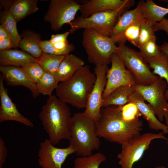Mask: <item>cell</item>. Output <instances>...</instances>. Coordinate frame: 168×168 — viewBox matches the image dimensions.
Segmentation results:
<instances>
[{
    "mask_svg": "<svg viewBox=\"0 0 168 168\" xmlns=\"http://www.w3.org/2000/svg\"><path fill=\"white\" fill-rule=\"evenodd\" d=\"M155 26L156 31H163L168 36V19L165 17L160 22L156 23Z\"/></svg>",
    "mask_w": 168,
    "mask_h": 168,
    "instance_id": "37",
    "label": "cell"
},
{
    "mask_svg": "<svg viewBox=\"0 0 168 168\" xmlns=\"http://www.w3.org/2000/svg\"><path fill=\"white\" fill-rule=\"evenodd\" d=\"M106 160L105 156L100 152L80 156L74 160L73 168H99L100 165Z\"/></svg>",
    "mask_w": 168,
    "mask_h": 168,
    "instance_id": "30",
    "label": "cell"
},
{
    "mask_svg": "<svg viewBox=\"0 0 168 168\" xmlns=\"http://www.w3.org/2000/svg\"><path fill=\"white\" fill-rule=\"evenodd\" d=\"M20 35L21 39L19 47L35 58L40 57L43 53L40 44L42 41L40 34L26 29L23 31Z\"/></svg>",
    "mask_w": 168,
    "mask_h": 168,
    "instance_id": "20",
    "label": "cell"
},
{
    "mask_svg": "<svg viewBox=\"0 0 168 168\" xmlns=\"http://www.w3.org/2000/svg\"><path fill=\"white\" fill-rule=\"evenodd\" d=\"M43 128L54 145L63 139L69 140L71 117L66 103L54 95L49 96L39 114Z\"/></svg>",
    "mask_w": 168,
    "mask_h": 168,
    "instance_id": "2",
    "label": "cell"
},
{
    "mask_svg": "<svg viewBox=\"0 0 168 168\" xmlns=\"http://www.w3.org/2000/svg\"><path fill=\"white\" fill-rule=\"evenodd\" d=\"M150 68L153 69L152 72L165 79L167 84V88L165 92V97L168 100V56L161 51L158 56L146 60Z\"/></svg>",
    "mask_w": 168,
    "mask_h": 168,
    "instance_id": "27",
    "label": "cell"
},
{
    "mask_svg": "<svg viewBox=\"0 0 168 168\" xmlns=\"http://www.w3.org/2000/svg\"><path fill=\"white\" fill-rule=\"evenodd\" d=\"M143 19L153 23L159 22L168 14V8L161 7L152 0H141L138 3Z\"/></svg>",
    "mask_w": 168,
    "mask_h": 168,
    "instance_id": "23",
    "label": "cell"
},
{
    "mask_svg": "<svg viewBox=\"0 0 168 168\" xmlns=\"http://www.w3.org/2000/svg\"><path fill=\"white\" fill-rule=\"evenodd\" d=\"M125 11L109 10L96 13L87 18L78 16L68 24L70 26L69 32L73 33L81 29H91L110 37L119 17Z\"/></svg>",
    "mask_w": 168,
    "mask_h": 168,
    "instance_id": "7",
    "label": "cell"
},
{
    "mask_svg": "<svg viewBox=\"0 0 168 168\" xmlns=\"http://www.w3.org/2000/svg\"><path fill=\"white\" fill-rule=\"evenodd\" d=\"M145 101L135 91L130 96L129 103H133L136 105L141 115L147 122L150 129L156 131L161 130L164 134H168V126L158 120L151 106Z\"/></svg>",
    "mask_w": 168,
    "mask_h": 168,
    "instance_id": "18",
    "label": "cell"
},
{
    "mask_svg": "<svg viewBox=\"0 0 168 168\" xmlns=\"http://www.w3.org/2000/svg\"><path fill=\"white\" fill-rule=\"evenodd\" d=\"M69 145L80 156H89L99 149L100 138L97 136L95 123L84 112L74 114L69 125Z\"/></svg>",
    "mask_w": 168,
    "mask_h": 168,
    "instance_id": "4",
    "label": "cell"
},
{
    "mask_svg": "<svg viewBox=\"0 0 168 168\" xmlns=\"http://www.w3.org/2000/svg\"><path fill=\"white\" fill-rule=\"evenodd\" d=\"M81 5L74 0H51L44 19L50 24L52 30L57 32L75 19Z\"/></svg>",
    "mask_w": 168,
    "mask_h": 168,
    "instance_id": "10",
    "label": "cell"
},
{
    "mask_svg": "<svg viewBox=\"0 0 168 168\" xmlns=\"http://www.w3.org/2000/svg\"><path fill=\"white\" fill-rule=\"evenodd\" d=\"M135 91L134 86L130 85L121 86L114 90L103 100L102 107L111 105L124 106L129 103L130 96Z\"/></svg>",
    "mask_w": 168,
    "mask_h": 168,
    "instance_id": "22",
    "label": "cell"
},
{
    "mask_svg": "<svg viewBox=\"0 0 168 168\" xmlns=\"http://www.w3.org/2000/svg\"><path fill=\"white\" fill-rule=\"evenodd\" d=\"M70 32L52 35L49 40H42L40 44L43 53L66 56L75 49L73 44L69 43L67 38Z\"/></svg>",
    "mask_w": 168,
    "mask_h": 168,
    "instance_id": "17",
    "label": "cell"
},
{
    "mask_svg": "<svg viewBox=\"0 0 168 168\" xmlns=\"http://www.w3.org/2000/svg\"><path fill=\"white\" fill-rule=\"evenodd\" d=\"M10 38V35L6 30L1 25L0 26V40Z\"/></svg>",
    "mask_w": 168,
    "mask_h": 168,
    "instance_id": "39",
    "label": "cell"
},
{
    "mask_svg": "<svg viewBox=\"0 0 168 168\" xmlns=\"http://www.w3.org/2000/svg\"><path fill=\"white\" fill-rule=\"evenodd\" d=\"M134 88L144 100L149 103L158 120L161 122L164 118L168 126V102L165 97L167 84L165 80L159 77L151 85H136Z\"/></svg>",
    "mask_w": 168,
    "mask_h": 168,
    "instance_id": "9",
    "label": "cell"
},
{
    "mask_svg": "<svg viewBox=\"0 0 168 168\" xmlns=\"http://www.w3.org/2000/svg\"><path fill=\"white\" fill-rule=\"evenodd\" d=\"M155 168H166L164 166H159L156 167Z\"/></svg>",
    "mask_w": 168,
    "mask_h": 168,
    "instance_id": "41",
    "label": "cell"
},
{
    "mask_svg": "<svg viewBox=\"0 0 168 168\" xmlns=\"http://www.w3.org/2000/svg\"><path fill=\"white\" fill-rule=\"evenodd\" d=\"M82 44L89 62L95 66L109 64L111 56L117 47L110 37L88 28L84 29Z\"/></svg>",
    "mask_w": 168,
    "mask_h": 168,
    "instance_id": "5",
    "label": "cell"
},
{
    "mask_svg": "<svg viewBox=\"0 0 168 168\" xmlns=\"http://www.w3.org/2000/svg\"><path fill=\"white\" fill-rule=\"evenodd\" d=\"M167 144L168 146V141H167Z\"/></svg>",
    "mask_w": 168,
    "mask_h": 168,
    "instance_id": "43",
    "label": "cell"
},
{
    "mask_svg": "<svg viewBox=\"0 0 168 168\" xmlns=\"http://www.w3.org/2000/svg\"><path fill=\"white\" fill-rule=\"evenodd\" d=\"M12 48H14V47L10 38L0 40V51L7 50Z\"/></svg>",
    "mask_w": 168,
    "mask_h": 168,
    "instance_id": "38",
    "label": "cell"
},
{
    "mask_svg": "<svg viewBox=\"0 0 168 168\" xmlns=\"http://www.w3.org/2000/svg\"><path fill=\"white\" fill-rule=\"evenodd\" d=\"M84 61L77 56L69 54L65 56L60 63L55 76L58 82L66 81L84 66Z\"/></svg>",
    "mask_w": 168,
    "mask_h": 168,
    "instance_id": "21",
    "label": "cell"
},
{
    "mask_svg": "<svg viewBox=\"0 0 168 168\" xmlns=\"http://www.w3.org/2000/svg\"><path fill=\"white\" fill-rule=\"evenodd\" d=\"M110 63L111 67L106 74V84L102 95L103 100L114 90L121 86L136 85L132 73L126 69L123 61L115 53L112 54Z\"/></svg>",
    "mask_w": 168,
    "mask_h": 168,
    "instance_id": "11",
    "label": "cell"
},
{
    "mask_svg": "<svg viewBox=\"0 0 168 168\" xmlns=\"http://www.w3.org/2000/svg\"><path fill=\"white\" fill-rule=\"evenodd\" d=\"M4 79L0 75V123L11 120L21 123L32 128V123L22 115L17 110L16 105L12 101L8 94V90L4 85Z\"/></svg>",
    "mask_w": 168,
    "mask_h": 168,
    "instance_id": "14",
    "label": "cell"
},
{
    "mask_svg": "<svg viewBox=\"0 0 168 168\" xmlns=\"http://www.w3.org/2000/svg\"><path fill=\"white\" fill-rule=\"evenodd\" d=\"M160 47L161 51L168 56V43L164 42Z\"/></svg>",
    "mask_w": 168,
    "mask_h": 168,
    "instance_id": "40",
    "label": "cell"
},
{
    "mask_svg": "<svg viewBox=\"0 0 168 168\" xmlns=\"http://www.w3.org/2000/svg\"><path fill=\"white\" fill-rule=\"evenodd\" d=\"M141 21L133 24L120 33L110 38L115 44H125L127 41H128L138 48Z\"/></svg>",
    "mask_w": 168,
    "mask_h": 168,
    "instance_id": "28",
    "label": "cell"
},
{
    "mask_svg": "<svg viewBox=\"0 0 168 168\" xmlns=\"http://www.w3.org/2000/svg\"><path fill=\"white\" fill-rule=\"evenodd\" d=\"M10 6L3 7V10L0 14V22L1 25L9 34L14 48L19 47L21 37L18 33L16 21L10 11Z\"/></svg>",
    "mask_w": 168,
    "mask_h": 168,
    "instance_id": "25",
    "label": "cell"
},
{
    "mask_svg": "<svg viewBox=\"0 0 168 168\" xmlns=\"http://www.w3.org/2000/svg\"><path fill=\"white\" fill-rule=\"evenodd\" d=\"M143 19L140 6L138 4L134 9L127 11L121 15L110 37L119 34L133 24L141 21Z\"/></svg>",
    "mask_w": 168,
    "mask_h": 168,
    "instance_id": "26",
    "label": "cell"
},
{
    "mask_svg": "<svg viewBox=\"0 0 168 168\" xmlns=\"http://www.w3.org/2000/svg\"><path fill=\"white\" fill-rule=\"evenodd\" d=\"M121 113L123 119L130 122L139 119L141 114L136 105L129 102L121 107Z\"/></svg>",
    "mask_w": 168,
    "mask_h": 168,
    "instance_id": "35",
    "label": "cell"
},
{
    "mask_svg": "<svg viewBox=\"0 0 168 168\" xmlns=\"http://www.w3.org/2000/svg\"><path fill=\"white\" fill-rule=\"evenodd\" d=\"M7 149L2 138L0 137V168H3V164L7 156Z\"/></svg>",
    "mask_w": 168,
    "mask_h": 168,
    "instance_id": "36",
    "label": "cell"
},
{
    "mask_svg": "<svg viewBox=\"0 0 168 168\" xmlns=\"http://www.w3.org/2000/svg\"><path fill=\"white\" fill-rule=\"evenodd\" d=\"M108 65L95 66L94 74L96 80L85 107L84 113L95 123L99 118L102 108V95L106 86Z\"/></svg>",
    "mask_w": 168,
    "mask_h": 168,
    "instance_id": "12",
    "label": "cell"
},
{
    "mask_svg": "<svg viewBox=\"0 0 168 168\" xmlns=\"http://www.w3.org/2000/svg\"><path fill=\"white\" fill-rule=\"evenodd\" d=\"M161 1H163V2H167V6L168 8V0H161Z\"/></svg>",
    "mask_w": 168,
    "mask_h": 168,
    "instance_id": "42",
    "label": "cell"
},
{
    "mask_svg": "<svg viewBox=\"0 0 168 168\" xmlns=\"http://www.w3.org/2000/svg\"><path fill=\"white\" fill-rule=\"evenodd\" d=\"M156 37L149 40L139 48V52L145 60L154 58L161 54V51L156 43Z\"/></svg>",
    "mask_w": 168,
    "mask_h": 168,
    "instance_id": "33",
    "label": "cell"
},
{
    "mask_svg": "<svg viewBox=\"0 0 168 168\" xmlns=\"http://www.w3.org/2000/svg\"><path fill=\"white\" fill-rule=\"evenodd\" d=\"M54 146L49 139L40 143L38 154L39 164L41 168H62L67 157L75 153L70 145L64 148Z\"/></svg>",
    "mask_w": 168,
    "mask_h": 168,
    "instance_id": "13",
    "label": "cell"
},
{
    "mask_svg": "<svg viewBox=\"0 0 168 168\" xmlns=\"http://www.w3.org/2000/svg\"><path fill=\"white\" fill-rule=\"evenodd\" d=\"M134 3L132 0H90L81 5L80 16L87 18L96 13L109 10L126 11Z\"/></svg>",
    "mask_w": 168,
    "mask_h": 168,
    "instance_id": "15",
    "label": "cell"
},
{
    "mask_svg": "<svg viewBox=\"0 0 168 168\" xmlns=\"http://www.w3.org/2000/svg\"><path fill=\"white\" fill-rule=\"evenodd\" d=\"M58 82L55 75L44 72L36 84L40 94L49 96L57 87Z\"/></svg>",
    "mask_w": 168,
    "mask_h": 168,
    "instance_id": "31",
    "label": "cell"
},
{
    "mask_svg": "<svg viewBox=\"0 0 168 168\" xmlns=\"http://www.w3.org/2000/svg\"><path fill=\"white\" fill-rule=\"evenodd\" d=\"M0 71L6 84L11 86L22 85L29 89L33 97L39 96L36 83L29 78L21 67L11 66H0Z\"/></svg>",
    "mask_w": 168,
    "mask_h": 168,
    "instance_id": "16",
    "label": "cell"
},
{
    "mask_svg": "<svg viewBox=\"0 0 168 168\" xmlns=\"http://www.w3.org/2000/svg\"><path fill=\"white\" fill-rule=\"evenodd\" d=\"M156 23L143 19L140 26L138 39V48L149 40L156 37L155 34L156 31Z\"/></svg>",
    "mask_w": 168,
    "mask_h": 168,
    "instance_id": "32",
    "label": "cell"
},
{
    "mask_svg": "<svg viewBox=\"0 0 168 168\" xmlns=\"http://www.w3.org/2000/svg\"><path fill=\"white\" fill-rule=\"evenodd\" d=\"M37 0H11L10 11L17 22L37 12Z\"/></svg>",
    "mask_w": 168,
    "mask_h": 168,
    "instance_id": "24",
    "label": "cell"
},
{
    "mask_svg": "<svg viewBox=\"0 0 168 168\" xmlns=\"http://www.w3.org/2000/svg\"><path fill=\"white\" fill-rule=\"evenodd\" d=\"M38 59L28 53L16 49L0 51V66L21 67L30 62H37Z\"/></svg>",
    "mask_w": 168,
    "mask_h": 168,
    "instance_id": "19",
    "label": "cell"
},
{
    "mask_svg": "<svg viewBox=\"0 0 168 168\" xmlns=\"http://www.w3.org/2000/svg\"><path fill=\"white\" fill-rule=\"evenodd\" d=\"M65 56L43 53L37 58L38 63L45 72L55 75Z\"/></svg>",
    "mask_w": 168,
    "mask_h": 168,
    "instance_id": "29",
    "label": "cell"
},
{
    "mask_svg": "<svg viewBox=\"0 0 168 168\" xmlns=\"http://www.w3.org/2000/svg\"><path fill=\"white\" fill-rule=\"evenodd\" d=\"M96 80L88 66L80 68L71 78L58 84L57 97L78 109L85 108Z\"/></svg>",
    "mask_w": 168,
    "mask_h": 168,
    "instance_id": "3",
    "label": "cell"
},
{
    "mask_svg": "<svg viewBox=\"0 0 168 168\" xmlns=\"http://www.w3.org/2000/svg\"><path fill=\"white\" fill-rule=\"evenodd\" d=\"M22 68L30 79L36 83L44 71L37 62H30L23 65Z\"/></svg>",
    "mask_w": 168,
    "mask_h": 168,
    "instance_id": "34",
    "label": "cell"
},
{
    "mask_svg": "<svg viewBox=\"0 0 168 168\" xmlns=\"http://www.w3.org/2000/svg\"><path fill=\"white\" fill-rule=\"evenodd\" d=\"M115 53L122 59L126 68L132 73L136 85L148 86L158 79L159 76L151 71L148 64L139 52L125 44H120Z\"/></svg>",
    "mask_w": 168,
    "mask_h": 168,
    "instance_id": "6",
    "label": "cell"
},
{
    "mask_svg": "<svg viewBox=\"0 0 168 168\" xmlns=\"http://www.w3.org/2000/svg\"><path fill=\"white\" fill-rule=\"evenodd\" d=\"M163 132L158 134L147 133L141 134L121 145V152L118 154L120 168H132L133 164L142 157L152 142L157 139L168 141Z\"/></svg>",
    "mask_w": 168,
    "mask_h": 168,
    "instance_id": "8",
    "label": "cell"
},
{
    "mask_svg": "<svg viewBox=\"0 0 168 168\" xmlns=\"http://www.w3.org/2000/svg\"><path fill=\"white\" fill-rule=\"evenodd\" d=\"M122 106L102 108L100 116L95 123L96 133L99 138L122 145L141 135L142 121L139 119L130 122L124 120Z\"/></svg>",
    "mask_w": 168,
    "mask_h": 168,
    "instance_id": "1",
    "label": "cell"
}]
</instances>
